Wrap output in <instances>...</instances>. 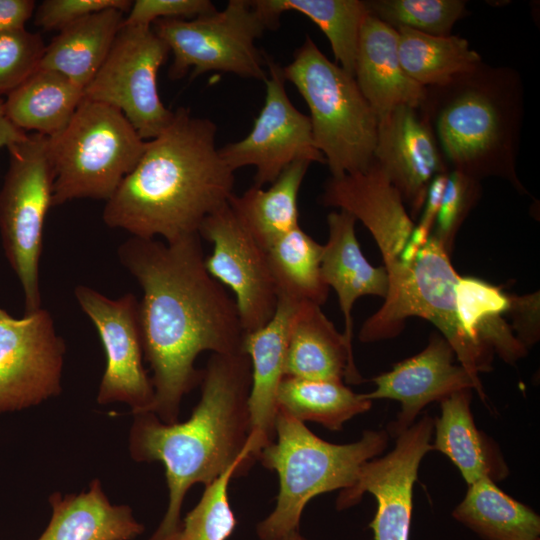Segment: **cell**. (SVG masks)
I'll return each instance as SVG.
<instances>
[{"label": "cell", "mask_w": 540, "mask_h": 540, "mask_svg": "<svg viewBox=\"0 0 540 540\" xmlns=\"http://www.w3.org/2000/svg\"><path fill=\"white\" fill-rule=\"evenodd\" d=\"M268 29L279 26L284 12L294 11L313 21L325 34L335 60L354 77L360 29L368 10L360 0H252Z\"/></svg>", "instance_id": "obj_29"}, {"label": "cell", "mask_w": 540, "mask_h": 540, "mask_svg": "<svg viewBox=\"0 0 540 540\" xmlns=\"http://www.w3.org/2000/svg\"><path fill=\"white\" fill-rule=\"evenodd\" d=\"M356 218L344 210L327 216L328 240L323 245L321 275L338 297L344 317L343 335L352 345V309L355 301L366 295L385 298L388 276L385 268L374 267L364 257L355 234Z\"/></svg>", "instance_id": "obj_21"}, {"label": "cell", "mask_w": 540, "mask_h": 540, "mask_svg": "<svg viewBox=\"0 0 540 540\" xmlns=\"http://www.w3.org/2000/svg\"><path fill=\"white\" fill-rule=\"evenodd\" d=\"M354 78L377 118L400 105L419 108L426 97V87L401 65L397 30L369 13L360 29Z\"/></svg>", "instance_id": "obj_19"}, {"label": "cell", "mask_w": 540, "mask_h": 540, "mask_svg": "<svg viewBox=\"0 0 540 540\" xmlns=\"http://www.w3.org/2000/svg\"><path fill=\"white\" fill-rule=\"evenodd\" d=\"M52 515L37 540H132L144 531L128 505H114L98 479L87 492L50 495Z\"/></svg>", "instance_id": "obj_23"}, {"label": "cell", "mask_w": 540, "mask_h": 540, "mask_svg": "<svg viewBox=\"0 0 540 540\" xmlns=\"http://www.w3.org/2000/svg\"><path fill=\"white\" fill-rule=\"evenodd\" d=\"M471 391L460 390L440 401L432 450L448 457L468 485L483 478L500 481L509 470L496 443L475 424Z\"/></svg>", "instance_id": "obj_22"}, {"label": "cell", "mask_w": 540, "mask_h": 540, "mask_svg": "<svg viewBox=\"0 0 540 540\" xmlns=\"http://www.w3.org/2000/svg\"><path fill=\"white\" fill-rule=\"evenodd\" d=\"M508 312L513 316L511 329L517 339L528 350L539 340V293L517 296L510 295Z\"/></svg>", "instance_id": "obj_39"}, {"label": "cell", "mask_w": 540, "mask_h": 540, "mask_svg": "<svg viewBox=\"0 0 540 540\" xmlns=\"http://www.w3.org/2000/svg\"><path fill=\"white\" fill-rule=\"evenodd\" d=\"M384 430H365L348 444H334L311 432L304 422L277 412L274 440L258 460L275 471L279 492L273 511L256 526L260 540H279L299 530L302 512L314 497L355 485L361 467L388 445Z\"/></svg>", "instance_id": "obj_5"}, {"label": "cell", "mask_w": 540, "mask_h": 540, "mask_svg": "<svg viewBox=\"0 0 540 540\" xmlns=\"http://www.w3.org/2000/svg\"><path fill=\"white\" fill-rule=\"evenodd\" d=\"M285 376L359 384L353 347L319 305H296L289 323Z\"/></svg>", "instance_id": "obj_20"}, {"label": "cell", "mask_w": 540, "mask_h": 540, "mask_svg": "<svg viewBox=\"0 0 540 540\" xmlns=\"http://www.w3.org/2000/svg\"><path fill=\"white\" fill-rule=\"evenodd\" d=\"M200 384L201 398L184 422L133 414L130 455L137 462H161L169 490L166 513L148 540H165L177 531L184 497L194 484L206 486L235 464L247 473L257 461L249 439V357L213 353Z\"/></svg>", "instance_id": "obj_3"}, {"label": "cell", "mask_w": 540, "mask_h": 540, "mask_svg": "<svg viewBox=\"0 0 540 540\" xmlns=\"http://www.w3.org/2000/svg\"><path fill=\"white\" fill-rule=\"evenodd\" d=\"M480 182L458 171L449 170L432 234L449 253L458 230L480 198Z\"/></svg>", "instance_id": "obj_36"}, {"label": "cell", "mask_w": 540, "mask_h": 540, "mask_svg": "<svg viewBox=\"0 0 540 540\" xmlns=\"http://www.w3.org/2000/svg\"><path fill=\"white\" fill-rule=\"evenodd\" d=\"M27 132L17 128L4 115L0 116V149L22 139Z\"/></svg>", "instance_id": "obj_41"}, {"label": "cell", "mask_w": 540, "mask_h": 540, "mask_svg": "<svg viewBox=\"0 0 540 540\" xmlns=\"http://www.w3.org/2000/svg\"><path fill=\"white\" fill-rule=\"evenodd\" d=\"M538 540H540V539H538Z\"/></svg>", "instance_id": "obj_44"}, {"label": "cell", "mask_w": 540, "mask_h": 540, "mask_svg": "<svg viewBox=\"0 0 540 540\" xmlns=\"http://www.w3.org/2000/svg\"><path fill=\"white\" fill-rule=\"evenodd\" d=\"M45 48L40 34L25 28L0 33V97L40 68Z\"/></svg>", "instance_id": "obj_35"}, {"label": "cell", "mask_w": 540, "mask_h": 540, "mask_svg": "<svg viewBox=\"0 0 540 540\" xmlns=\"http://www.w3.org/2000/svg\"><path fill=\"white\" fill-rule=\"evenodd\" d=\"M199 236L212 244L205 267L234 293L244 333L266 325L278 304L266 250L240 222L229 203L203 221Z\"/></svg>", "instance_id": "obj_15"}, {"label": "cell", "mask_w": 540, "mask_h": 540, "mask_svg": "<svg viewBox=\"0 0 540 540\" xmlns=\"http://www.w3.org/2000/svg\"><path fill=\"white\" fill-rule=\"evenodd\" d=\"M65 350L47 310L16 318L0 307V414L57 396Z\"/></svg>", "instance_id": "obj_11"}, {"label": "cell", "mask_w": 540, "mask_h": 540, "mask_svg": "<svg viewBox=\"0 0 540 540\" xmlns=\"http://www.w3.org/2000/svg\"><path fill=\"white\" fill-rule=\"evenodd\" d=\"M75 298L95 326L106 357L97 402H124L132 414L146 412L154 398V388L143 366V343L139 301L132 293L117 299L78 285Z\"/></svg>", "instance_id": "obj_13"}, {"label": "cell", "mask_w": 540, "mask_h": 540, "mask_svg": "<svg viewBox=\"0 0 540 540\" xmlns=\"http://www.w3.org/2000/svg\"><path fill=\"white\" fill-rule=\"evenodd\" d=\"M154 32L173 54L171 79L219 71L265 81V57L256 47L267 25L252 0H230L222 11L195 19H160Z\"/></svg>", "instance_id": "obj_9"}, {"label": "cell", "mask_w": 540, "mask_h": 540, "mask_svg": "<svg viewBox=\"0 0 540 540\" xmlns=\"http://www.w3.org/2000/svg\"><path fill=\"white\" fill-rule=\"evenodd\" d=\"M310 164L296 161L269 188L253 185L242 195L233 194L229 199L240 222L265 250L299 226L298 193Z\"/></svg>", "instance_id": "obj_26"}, {"label": "cell", "mask_w": 540, "mask_h": 540, "mask_svg": "<svg viewBox=\"0 0 540 540\" xmlns=\"http://www.w3.org/2000/svg\"><path fill=\"white\" fill-rule=\"evenodd\" d=\"M266 253L278 300L293 305L326 302L329 287L321 275L323 245L300 226L273 242Z\"/></svg>", "instance_id": "obj_30"}, {"label": "cell", "mask_w": 540, "mask_h": 540, "mask_svg": "<svg viewBox=\"0 0 540 540\" xmlns=\"http://www.w3.org/2000/svg\"><path fill=\"white\" fill-rule=\"evenodd\" d=\"M519 73L483 62L473 71L426 87L419 111L448 170L474 180L497 177L527 193L517 176L524 101Z\"/></svg>", "instance_id": "obj_4"}, {"label": "cell", "mask_w": 540, "mask_h": 540, "mask_svg": "<svg viewBox=\"0 0 540 540\" xmlns=\"http://www.w3.org/2000/svg\"><path fill=\"white\" fill-rule=\"evenodd\" d=\"M295 307L278 300L271 320L257 330L244 333L243 337L242 350L251 364L249 439L257 460L261 450L275 437L276 397L285 377L289 323Z\"/></svg>", "instance_id": "obj_18"}, {"label": "cell", "mask_w": 540, "mask_h": 540, "mask_svg": "<svg viewBox=\"0 0 540 540\" xmlns=\"http://www.w3.org/2000/svg\"><path fill=\"white\" fill-rule=\"evenodd\" d=\"M84 89L65 75L39 68L4 100V116L24 132L52 137L70 122Z\"/></svg>", "instance_id": "obj_25"}, {"label": "cell", "mask_w": 540, "mask_h": 540, "mask_svg": "<svg viewBox=\"0 0 540 540\" xmlns=\"http://www.w3.org/2000/svg\"><path fill=\"white\" fill-rule=\"evenodd\" d=\"M452 517L483 540H538L540 517L490 478L468 485Z\"/></svg>", "instance_id": "obj_27"}, {"label": "cell", "mask_w": 540, "mask_h": 540, "mask_svg": "<svg viewBox=\"0 0 540 540\" xmlns=\"http://www.w3.org/2000/svg\"><path fill=\"white\" fill-rule=\"evenodd\" d=\"M245 474L243 467L235 464L206 485L199 502L181 520L177 531L165 540L229 538L237 525V520L229 503L228 485L232 478Z\"/></svg>", "instance_id": "obj_33"}, {"label": "cell", "mask_w": 540, "mask_h": 540, "mask_svg": "<svg viewBox=\"0 0 540 540\" xmlns=\"http://www.w3.org/2000/svg\"><path fill=\"white\" fill-rule=\"evenodd\" d=\"M54 172L52 206L82 199L105 202L143 155V140L123 113L83 98L68 125L48 137Z\"/></svg>", "instance_id": "obj_7"}, {"label": "cell", "mask_w": 540, "mask_h": 540, "mask_svg": "<svg viewBox=\"0 0 540 540\" xmlns=\"http://www.w3.org/2000/svg\"><path fill=\"white\" fill-rule=\"evenodd\" d=\"M374 161L415 219L435 176L448 172L436 138L419 108L400 105L378 118Z\"/></svg>", "instance_id": "obj_17"}, {"label": "cell", "mask_w": 540, "mask_h": 540, "mask_svg": "<svg viewBox=\"0 0 540 540\" xmlns=\"http://www.w3.org/2000/svg\"><path fill=\"white\" fill-rule=\"evenodd\" d=\"M124 14L119 9H106L64 27L46 45L40 68L57 71L85 89L104 63Z\"/></svg>", "instance_id": "obj_24"}, {"label": "cell", "mask_w": 540, "mask_h": 540, "mask_svg": "<svg viewBox=\"0 0 540 540\" xmlns=\"http://www.w3.org/2000/svg\"><path fill=\"white\" fill-rule=\"evenodd\" d=\"M217 128L185 107L147 142L134 169L106 201L103 221L133 237L172 243L199 235L203 221L234 194V171L216 146Z\"/></svg>", "instance_id": "obj_2"}, {"label": "cell", "mask_w": 540, "mask_h": 540, "mask_svg": "<svg viewBox=\"0 0 540 540\" xmlns=\"http://www.w3.org/2000/svg\"><path fill=\"white\" fill-rule=\"evenodd\" d=\"M282 73L308 105L313 139L331 177L367 170L374 161L378 118L355 78L308 36Z\"/></svg>", "instance_id": "obj_6"}, {"label": "cell", "mask_w": 540, "mask_h": 540, "mask_svg": "<svg viewBox=\"0 0 540 540\" xmlns=\"http://www.w3.org/2000/svg\"><path fill=\"white\" fill-rule=\"evenodd\" d=\"M279 540H309V539L301 535L300 531L297 530V531L288 533L287 535H285Z\"/></svg>", "instance_id": "obj_42"}, {"label": "cell", "mask_w": 540, "mask_h": 540, "mask_svg": "<svg viewBox=\"0 0 540 540\" xmlns=\"http://www.w3.org/2000/svg\"><path fill=\"white\" fill-rule=\"evenodd\" d=\"M368 13L394 29L409 28L434 36H449L464 16L462 0H370Z\"/></svg>", "instance_id": "obj_34"}, {"label": "cell", "mask_w": 540, "mask_h": 540, "mask_svg": "<svg viewBox=\"0 0 540 540\" xmlns=\"http://www.w3.org/2000/svg\"><path fill=\"white\" fill-rule=\"evenodd\" d=\"M200 238L167 243L131 236L117 251L143 290L139 320L154 388L146 412L167 424L178 421L183 397L201 382L200 353L243 352L235 301L208 273Z\"/></svg>", "instance_id": "obj_1"}, {"label": "cell", "mask_w": 540, "mask_h": 540, "mask_svg": "<svg viewBox=\"0 0 540 540\" xmlns=\"http://www.w3.org/2000/svg\"><path fill=\"white\" fill-rule=\"evenodd\" d=\"M34 10L32 0H0V33L25 28Z\"/></svg>", "instance_id": "obj_40"}, {"label": "cell", "mask_w": 540, "mask_h": 540, "mask_svg": "<svg viewBox=\"0 0 540 540\" xmlns=\"http://www.w3.org/2000/svg\"><path fill=\"white\" fill-rule=\"evenodd\" d=\"M454 358V351L446 339L433 334L420 353L396 363L390 371L372 379L375 389L365 393V398L395 400L401 406L397 418L388 425V434L397 437L415 422L424 407L457 391L474 389L485 401L480 378L455 364Z\"/></svg>", "instance_id": "obj_16"}, {"label": "cell", "mask_w": 540, "mask_h": 540, "mask_svg": "<svg viewBox=\"0 0 540 540\" xmlns=\"http://www.w3.org/2000/svg\"><path fill=\"white\" fill-rule=\"evenodd\" d=\"M434 419L425 414L400 433L392 451L367 461L355 485L337 497L341 511L358 504L366 492L374 496L377 509L369 523L374 540H409L413 487L422 459L432 451Z\"/></svg>", "instance_id": "obj_14"}, {"label": "cell", "mask_w": 540, "mask_h": 540, "mask_svg": "<svg viewBox=\"0 0 540 540\" xmlns=\"http://www.w3.org/2000/svg\"><path fill=\"white\" fill-rule=\"evenodd\" d=\"M397 32L401 65L424 87L441 86L482 63L481 56L462 37L434 36L409 28Z\"/></svg>", "instance_id": "obj_32"}, {"label": "cell", "mask_w": 540, "mask_h": 540, "mask_svg": "<svg viewBox=\"0 0 540 540\" xmlns=\"http://www.w3.org/2000/svg\"><path fill=\"white\" fill-rule=\"evenodd\" d=\"M129 0H45L37 8L34 23L45 31L62 30L71 23L90 14L119 9L128 12Z\"/></svg>", "instance_id": "obj_37"}, {"label": "cell", "mask_w": 540, "mask_h": 540, "mask_svg": "<svg viewBox=\"0 0 540 540\" xmlns=\"http://www.w3.org/2000/svg\"><path fill=\"white\" fill-rule=\"evenodd\" d=\"M209 0H136L123 24L151 26L160 19H195L216 12Z\"/></svg>", "instance_id": "obj_38"}, {"label": "cell", "mask_w": 540, "mask_h": 540, "mask_svg": "<svg viewBox=\"0 0 540 540\" xmlns=\"http://www.w3.org/2000/svg\"><path fill=\"white\" fill-rule=\"evenodd\" d=\"M510 295L472 277H461L456 287V308L466 335L509 364L527 354V349L502 318L508 312Z\"/></svg>", "instance_id": "obj_28"}, {"label": "cell", "mask_w": 540, "mask_h": 540, "mask_svg": "<svg viewBox=\"0 0 540 540\" xmlns=\"http://www.w3.org/2000/svg\"><path fill=\"white\" fill-rule=\"evenodd\" d=\"M169 53L151 26L123 24L84 97L120 110L143 140L154 139L174 116L162 103L157 83Z\"/></svg>", "instance_id": "obj_10"}, {"label": "cell", "mask_w": 540, "mask_h": 540, "mask_svg": "<svg viewBox=\"0 0 540 540\" xmlns=\"http://www.w3.org/2000/svg\"><path fill=\"white\" fill-rule=\"evenodd\" d=\"M4 115V100L0 97V116Z\"/></svg>", "instance_id": "obj_43"}, {"label": "cell", "mask_w": 540, "mask_h": 540, "mask_svg": "<svg viewBox=\"0 0 540 540\" xmlns=\"http://www.w3.org/2000/svg\"><path fill=\"white\" fill-rule=\"evenodd\" d=\"M265 62L269 68L265 102L251 131L243 139L219 148L222 159L233 171L245 166L256 168V187L273 183L296 161L326 164L315 145L309 116L301 113L288 97L282 67L270 59Z\"/></svg>", "instance_id": "obj_12"}, {"label": "cell", "mask_w": 540, "mask_h": 540, "mask_svg": "<svg viewBox=\"0 0 540 540\" xmlns=\"http://www.w3.org/2000/svg\"><path fill=\"white\" fill-rule=\"evenodd\" d=\"M372 401L353 392L343 381L285 376L276 397L277 412L299 421H313L331 431L368 411Z\"/></svg>", "instance_id": "obj_31"}, {"label": "cell", "mask_w": 540, "mask_h": 540, "mask_svg": "<svg viewBox=\"0 0 540 540\" xmlns=\"http://www.w3.org/2000/svg\"><path fill=\"white\" fill-rule=\"evenodd\" d=\"M7 149L9 167L0 189V236L23 290L25 314H29L41 308L39 262L54 172L47 136L27 133Z\"/></svg>", "instance_id": "obj_8"}]
</instances>
